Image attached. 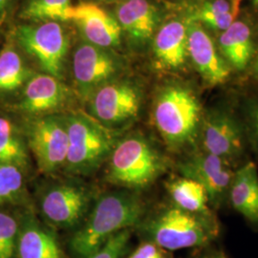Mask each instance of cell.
Listing matches in <instances>:
<instances>
[{"instance_id":"23","label":"cell","mask_w":258,"mask_h":258,"mask_svg":"<svg viewBox=\"0 0 258 258\" xmlns=\"http://www.w3.org/2000/svg\"><path fill=\"white\" fill-rule=\"evenodd\" d=\"M18 50L10 44L0 52V92H13L31 78Z\"/></svg>"},{"instance_id":"27","label":"cell","mask_w":258,"mask_h":258,"mask_svg":"<svg viewBox=\"0 0 258 258\" xmlns=\"http://www.w3.org/2000/svg\"><path fill=\"white\" fill-rule=\"evenodd\" d=\"M241 119L244 123L249 150L258 156V96L246 100L242 107Z\"/></svg>"},{"instance_id":"4","label":"cell","mask_w":258,"mask_h":258,"mask_svg":"<svg viewBox=\"0 0 258 258\" xmlns=\"http://www.w3.org/2000/svg\"><path fill=\"white\" fill-rule=\"evenodd\" d=\"M167 168L166 156L147 137L133 134L116 144L110 154L108 177L128 188L153 184Z\"/></svg>"},{"instance_id":"10","label":"cell","mask_w":258,"mask_h":258,"mask_svg":"<svg viewBox=\"0 0 258 258\" xmlns=\"http://www.w3.org/2000/svg\"><path fill=\"white\" fill-rule=\"evenodd\" d=\"M72 68L78 92L88 100L98 88L116 79L121 61L109 49L83 42L75 50Z\"/></svg>"},{"instance_id":"1","label":"cell","mask_w":258,"mask_h":258,"mask_svg":"<svg viewBox=\"0 0 258 258\" xmlns=\"http://www.w3.org/2000/svg\"><path fill=\"white\" fill-rule=\"evenodd\" d=\"M204 109L194 89L182 83L159 88L152 106V120L166 147L191 152L198 148Z\"/></svg>"},{"instance_id":"19","label":"cell","mask_w":258,"mask_h":258,"mask_svg":"<svg viewBox=\"0 0 258 258\" xmlns=\"http://www.w3.org/2000/svg\"><path fill=\"white\" fill-rule=\"evenodd\" d=\"M219 47L223 57L237 71L248 68L254 56V43L252 31L242 20H236L219 37Z\"/></svg>"},{"instance_id":"3","label":"cell","mask_w":258,"mask_h":258,"mask_svg":"<svg viewBox=\"0 0 258 258\" xmlns=\"http://www.w3.org/2000/svg\"><path fill=\"white\" fill-rule=\"evenodd\" d=\"M145 231L162 249L178 250L209 246L219 236L220 224L214 213L196 214L173 205L156 213Z\"/></svg>"},{"instance_id":"26","label":"cell","mask_w":258,"mask_h":258,"mask_svg":"<svg viewBox=\"0 0 258 258\" xmlns=\"http://www.w3.org/2000/svg\"><path fill=\"white\" fill-rule=\"evenodd\" d=\"M23 176L17 166L0 163V203L11 201L21 191Z\"/></svg>"},{"instance_id":"28","label":"cell","mask_w":258,"mask_h":258,"mask_svg":"<svg viewBox=\"0 0 258 258\" xmlns=\"http://www.w3.org/2000/svg\"><path fill=\"white\" fill-rule=\"evenodd\" d=\"M17 237V221L9 214L0 212V258H14Z\"/></svg>"},{"instance_id":"5","label":"cell","mask_w":258,"mask_h":258,"mask_svg":"<svg viewBox=\"0 0 258 258\" xmlns=\"http://www.w3.org/2000/svg\"><path fill=\"white\" fill-rule=\"evenodd\" d=\"M68 133L65 166L75 174H88L110 156L115 137L110 128L82 112L63 116Z\"/></svg>"},{"instance_id":"18","label":"cell","mask_w":258,"mask_h":258,"mask_svg":"<svg viewBox=\"0 0 258 258\" xmlns=\"http://www.w3.org/2000/svg\"><path fill=\"white\" fill-rule=\"evenodd\" d=\"M153 54L158 64L167 70L184 66L187 53V26L180 20H170L153 37Z\"/></svg>"},{"instance_id":"12","label":"cell","mask_w":258,"mask_h":258,"mask_svg":"<svg viewBox=\"0 0 258 258\" xmlns=\"http://www.w3.org/2000/svg\"><path fill=\"white\" fill-rule=\"evenodd\" d=\"M187 26V53L196 71L208 87H216L227 83L231 68L216 49L212 37L203 26L189 22Z\"/></svg>"},{"instance_id":"8","label":"cell","mask_w":258,"mask_h":258,"mask_svg":"<svg viewBox=\"0 0 258 258\" xmlns=\"http://www.w3.org/2000/svg\"><path fill=\"white\" fill-rule=\"evenodd\" d=\"M88 101L90 116L111 129L138 117L142 92L135 83L115 79L98 88Z\"/></svg>"},{"instance_id":"22","label":"cell","mask_w":258,"mask_h":258,"mask_svg":"<svg viewBox=\"0 0 258 258\" xmlns=\"http://www.w3.org/2000/svg\"><path fill=\"white\" fill-rule=\"evenodd\" d=\"M240 0H213L206 2L194 12L189 22L205 24L217 31H226L239 14Z\"/></svg>"},{"instance_id":"30","label":"cell","mask_w":258,"mask_h":258,"mask_svg":"<svg viewBox=\"0 0 258 258\" xmlns=\"http://www.w3.org/2000/svg\"><path fill=\"white\" fill-rule=\"evenodd\" d=\"M165 250L155 243L148 241L141 244L128 258H168Z\"/></svg>"},{"instance_id":"11","label":"cell","mask_w":258,"mask_h":258,"mask_svg":"<svg viewBox=\"0 0 258 258\" xmlns=\"http://www.w3.org/2000/svg\"><path fill=\"white\" fill-rule=\"evenodd\" d=\"M28 141L42 172L50 173L65 166L69 142L63 117L42 116L33 120Z\"/></svg>"},{"instance_id":"2","label":"cell","mask_w":258,"mask_h":258,"mask_svg":"<svg viewBox=\"0 0 258 258\" xmlns=\"http://www.w3.org/2000/svg\"><path fill=\"white\" fill-rule=\"evenodd\" d=\"M145 210L138 194L117 191L103 195L87 221L72 237L70 247L75 255L92 257L113 235L140 223Z\"/></svg>"},{"instance_id":"34","label":"cell","mask_w":258,"mask_h":258,"mask_svg":"<svg viewBox=\"0 0 258 258\" xmlns=\"http://www.w3.org/2000/svg\"><path fill=\"white\" fill-rule=\"evenodd\" d=\"M96 1L105 2V3H111V2H116V1H119V0H96Z\"/></svg>"},{"instance_id":"7","label":"cell","mask_w":258,"mask_h":258,"mask_svg":"<svg viewBox=\"0 0 258 258\" xmlns=\"http://www.w3.org/2000/svg\"><path fill=\"white\" fill-rule=\"evenodd\" d=\"M16 39L20 47L36 59L46 74L60 80L69 38L64 28L54 20L17 28Z\"/></svg>"},{"instance_id":"16","label":"cell","mask_w":258,"mask_h":258,"mask_svg":"<svg viewBox=\"0 0 258 258\" xmlns=\"http://www.w3.org/2000/svg\"><path fill=\"white\" fill-rule=\"evenodd\" d=\"M67 96L59 79L46 73L35 75L26 83L19 107L30 114H45L59 108Z\"/></svg>"},{"instance_id":"33","label":"cell","mask_w":258,"mask_h":258,"mask_svg":"<svg viewBox=\"0 0 258 258\" xmlns=\"http://www.w3.org/2000/svg\"><path fill=\"white\" fill-rule=\"evenodd\" d=\"M252 59V65H251V74L258 80V50Z\"/></svg>"},{"instance_id":"31","label":"cell","mask_w":258,"mask_h":258,"mask_svg":"<svg viewBox=\"0 0 258 258\" xmlns=\"http://www.w3.org/2000/svg\"><path fill=\"white\" fill-rule=\"evenodd\" d=\"M200 258H227L221 250H211L204 254L203 256Z\"/></svg>"},{"instance_id":"25","label":"cell","mask_w":258,"mask_h":258,"mask_svg":"<svg viewBox=\"0 0 258 258\" xmlns=\"http://www.w3.org/2000/svg\"><path fill=\"white\" fill-rule=\"evenodd\" d=\"M71 7V0H27L20 17L33 21H67Z\"/></svg>"},{"instance_id":"32","label":"cell","mask_w":258,"mask_h":258,"mask_svg":"<svg viewBox=\"0 0 258 258\" xmlns=\"http://www.w3.org/2000/svg\"><path fill=\"white\" fill-rule=\"evenodd\" d=\"M14 0H0V17L3 16L9 9Z\"/></svg>"},{"instance_id":"9","label":"cell","mask_w":258,"mask_h":258,"mask_svg":"<svg viewBox=\"0 0 258 258\" xmlns=\"http://www.w3.org/2000/svg\"><path fill=\"white\" fill-rule=\"evenodd\" d=\"M179 169L182 176L192 179L203 186L213 211L228 204L235 169L221 158L196 148L180 164Z\"/></svg>"},{"instance_id":"17","label":"cell","mask_w":258,"mask_h":258,"mask_svg":"<svg viewBox=\"0 0 258 258\" xmlns=\"http://www.w3.org/2000/svg\"><path fill=\"white\" fill-rule=\"evenodd\" d=\"M228 203L251 226L258 227V169L250 160L235 169Z\"/></svg>"},{"instance_id":"20","label":"cell","mask_w":258,"mask_h":258,"mask_svg":"<svg viewBox=\"0 0 258 258\" xmlns=\"http://www.w3.org/2000/svg\"><path fill=\"white\" fill-rule=\"evenodd\" d=\"M19 258H62L55 237L35 221H28L18 242Z\"/></svg>"},{"instance_id":"24","label":"cell","mask_w":258,"mask_h":258,"mask_svg":"<svg viewBox=\"0 0 258 258\" xmlns=\"http://www.w3.org/2000/svg\"><path fill=\"white\" fill-rule=\"evenodd\" d=\"M0 163L17 166L20 170L28 165L25 145L11 120L0 117Z\"/></svg>"},{"instance_id":"21","label":"cell","mask_w":258,"mask_h":258,"mask_svg":"<svg viewBox=\"0 0 258 258\" xmlns=\"http://www.w3.org/2000/svg\"><path fill=\"white\" fill-rule=\"evenodd\" d=\"M166 189L173 205L185 212L196 214L214 213L203 186L192 179L178 177L166 183Z\"/></svg>"},{"instance_id":"35","label":"cell","mask_w":258,"mask_h":258,"mask_svg":"<svg viewBox=\"0 0 258 258\" xmlns=\"http://www.w3.org/2000/svg\"><path fill=\"white\" fill-rule=\"evenodd\" d=\"M254 2H255V5H256V6H257V8H258V0H254Z\"/></svg>"},{"instance_id":"14","label":"cell","mask_w":258,"mask_h":258,"mask_svg":"<svg viewBox=\"0 0 258 258\" xmlns=\"http://www.w3.org/2000/svg\"><path fill=\"white\" fill-rule=\"evenodd\" d=\"M81 30L86 42L110 49L120 45L121 30L115 18L101 7L87 2L72 6L67 15Z\"/></svg>"},{"instance_id":"6","label":"cell","mask_w":258,"mask_h":258,"mask_svg":"<svg viewBox=\"0 0 258 258\" xmlns=\"http://www.w3.org/2000/svg\"><path fill=\"white\" fill-rule=\"evenodd\" d=\"M198 148L221 158L234 169L249 161L250 150L242 119L220 106L204 111Z\"/></svg>"},{"instance_id":"15","label":"cell","mask_w":258,"mask_h":258,"mask_svg":"<svg viewBox=\"0 0 258 258\" xmlns=\"http://www.w3.org/2000/svg\"><path fill=\"white\" fill-rule=\"evenodd\" d=\"M115 19L129 40L135 45H143L155 35L159 13L148 0H122L117 6Z\"/></svg>"},{"instance_id":"29","label":"cell","mask_w":258,"mask_h":258,"mask_svg":"<svg viewBox=\"0 0 258 258\" xmlns=\"http://www.w3.org/2000/svg\"><path fill=\"white\" fill-rule=\"evenodd\" d=\"M130 231L123 230L110 237L97 253L90 258H121L130 240Z\"/></svg>"},{"instance_id":"13","label":"cell","mask_w":258,"mask_h":258,"mask_svg":"<svg viewBox=\"0 0 258 258\" xmlns=\"http://www.w3.org/2000/svg\"><path fill=\"white\" fill-rule=\"evenodd\" d=\"M88 202V194L83 187L59 184L47 190L40 206L47 221L58 228H71L83 218Z\"/></svg>"}]
</instances>
